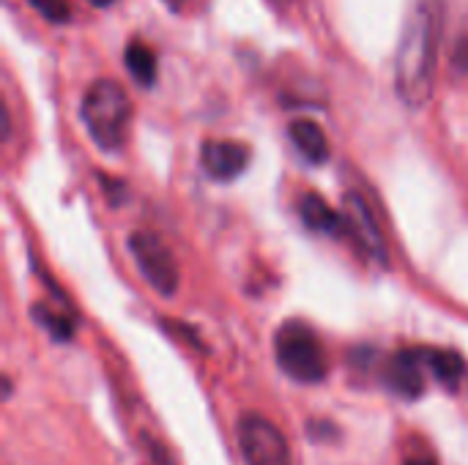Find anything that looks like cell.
Returning a JSON list of instances; mask_svg holds the SVG:
<instances>
[{
	"instance_id": "13",
	"label": "cell",
	"mask_w": 468,
	"mask_h": 465,
	"mask_svg": "<svg viewBox=\"0 0 468 465\" xmlns=\"http://www.w3.org/2000/svg\"><path fill=\"white\" fill-rule=\"evenodd\" d=\"M33 318L38 321L41 329H47L55 340H69L74 334V321L66 312H55L47 304H36L33 307Z\"/></svg>"
},
{
	"instance_id": "1",
	"label": "cell",
	"mask_w": 468,
	"mask_h": 465,
	"mask_svg": "<svg viewBox=\"0 0 468 465\" xmlns=\"http://www.w3.org/2000/svg\"><path fill=\"white\" fill-rule=\"evenodd\" d=\"M441 25L444 0H411L395 58V88L409 107H422L433 96Z\"/></svg>"
},
{
	"instance_id": "16",
	"label": "cell",
	"mask_w": 468,
	"mask_h": 465,
	"mask_svg": "<svg viewBox=\"0 0 468 465\" xmlns=\"http://www.w3.org/2000/svg\"><path fill=\"white\" fill-rule=\"evenodd\" d=\"M406 465H436L433 458H428V455H414V458H409Z\"/></svg>"
},
{
	"instance_id": "18",
	"label": "cell",
	"mask_w": 468,
	"mask_h": 465,
	"mask_svg": "<svg viewBox=\"0 0 468 465\" xmlns=\"http://www.w3.org/2000/svg\"><path fill=\"white\" fill-rule=\"evenodd\" d=\"M165 3H167V5H170V8H178V5H181V3H184V0H165Z\"/></svg>"
},
{
	"instance_id": "7",
	"label": "cell",
	"mask_w": 468,
	"mask_h": 465,
	"mask_svg": "<svg viewBox=\"0 0 468 465\" xmlns=\"http://www.w3.org/2000/svg\"><path fill=\"white\" fill-rule=\"evenodd\" d=\"M343 217H346V230L351 233V238L359 241V247H362L370 258L387 263L384 236H381L376 219H373L370 206H367L359 195H346V211H343Z\"/></svg>"
},
{
	"instance_id": "11",
	"label": "cell",
	"mask_w": 468,
	"mask_h": 465,
	"mask_svg": "<svg viewBox=\"0 0 468 465\" xmlns=\"http://www.w3.org/2000/svg\"><path fill=\"white\" fill-rule=\"evenodd\" d=\"M291 140L302 151V156L310 159L313 164L326 162V156H329V140H326L324 129L315 121H307V118L293 121L291 123Z\"/></svg>"
},
{
	"instance_id": "3",
	"label": "cell",
	"mask_w": 468,
	"mask_h": 465,
	"mask_svg": "<svg viewBox=\"0 0 468 465\" xmlns=\"http://www.w3.org/2000/svg\"><path fill=\"white\" fill-rule=\"evenodd\" d=\"M274 356L280 370L299 384H321L326 378V354L318 334L302 323L288 321L274 334Z\"/></svg>"
},
{
	"instance_id": "8",
	"label": "cell",
	"mask_w": 468,
	"mask_h": 465,
	"mask_svg": "<svg viewBox=\"0 0 468 465\" xmlns=\"http://www.w3.org/2000/svg\"><path fill=\"white\" fill-rule=\"evenodd\" d=\"M206 173L217 181H233L250 164V148L236 140H206L200 148Z\"/></svg>"
},
{
	"instance_id": "17",
	"label": "cell",
	"mask_w": 468,
	"mask_h": 465,
	"mask_svg": "<svg viewBox=\"0 0 468 465\" xmlns=\"http://www.w3.org/2000/svg\"><path fill=\"white\" fill-rule=\"evenodd\" d=\"M88 3H93V5H99V8H104V5H110L112 0H88Z\"/></svg>"
},
{
	"instance_id": "6",
	"label": "cell",
	"mask_w": 468,
	"mask_h": 465,
	"mask_svg": "<svg viewBox=\"0 0 468 465\" xmlns=\"http://www.w3.org/2000/svg\"><path fill=\"white\" fill-rule=\"evenodd\" d=\"M431 375L428 370V348H406L395 354L384 370L387 386L398 392L406 400H417L425 392V378Z\"/></svg>"
},
{
	"instance_id": "15",
	"label": "cell",
	"mask_w": 468,
	"mask_h": 465,
	"mask_svg": "<svg viewBox=\"0 0 468 465\" xmlns=\"http://www.w3.org/2000/svg\"><path fill=\"white\" fill-rule=\"evenodd\" d=\"M452 66H455L458 71H468V36H463V38L458 41V49H455V55H452Z\"/></svg>"
},
{
	"instance_id": "12",
	"label": "cell",
	"mask_w": 468,
	"mask_h": 465,
	"mask_svg": "<svg viewBox=\"0 0 468 465\" xmlns=\"http://www.w3.org/2000/svg\"><path fill=\"white\" fill-rule=\"evenodd\" d=\"M123 63H126L129 74H132L143 88H151V85L156 82V55H154L143 41H132V44L126 47Z\"/></svg>"
},
{
	"instance_id": "10",
	"label": "cell",
	"mask_w": 468,
	"mask_h": 465,
	"mask_svg": "<svg viewBox=\"0 0 468 465\" xmlns=\"http://www.w3.org/2000/svg\"><path fill=\"white\" fill-rule=\"evenodd\" d=\"M299 214H302V222L315 230V233H343L346 230V217L337 214L332 206H326L318 195H304L302 203H299Z\"/></svg>"
},
{
	"instance_id": "9",
	"label": "cell",
	"mask_w": 468,
	"mask_h": 465,
	"mask_svg": "<svg viewBox=\"0 0 468 465\" xmlns=\"http://www.w3.org/2000/svg\"><path fill=\"white\" fill-rule=\"evenodd\" d=\"M428 370L447 392H461L468 378L466 362L455 351H428Z\"/></svg>"
},
{
	"instance_id": "2",
	"label": "cell",
	"mask_w": 468,
	"mask_h": 465,
	"mask_svg": "<svg viewBox=\"0 0 468 465\" xmlns=\"http://www.w3.org/2000/svg\"><path fill=\"white\" fill-rule=\"evenodd\" d=\"M80 115L90 140L99 148L118 151L126 143V132L132 123V101L115 79H96L82 96Z\"/></svg>"
},
{
	"instance_id": "5",
	"label": "cell",
	"mask_w": 468,
	"mask_h": 465,
	"mask_svg": "<svg viewBox=\"0 0 468 465\" xmlns=\"http://www.w3.org/2000/svg\"><path fill=\"white\" fill-rule=\"evenodd\" d=\"M239 447L247 465H291V447L280 428L258 414L239 422Z\"/></svg>"
},
{
	"instance_id": "4",
	"label": "cell",
	"mask_w": 468,
	"mask_h": 465,
	"mask_svg": "<svg viewBox=\"0 0 468 465\" xmlns=\"http://www.w3.org/2000/svg\"><path fill=\"white\" fill-rule=\"evenodd\" d=\"M129 252L137 260L140 274L159 296H173L178 291V266L173 252L145 230H137L129 236Z\"/></svg>"
},
{
	"instance_id": "14",
	"label": "cell",
	"mask_w": 468,
	"mask_h": 465,
	"mask_svg": "<svg viewBox=\"0 0 468 465\" xmlns=\"http://www.w3.org/2000/svg\"><path fill=\"white\" fill-rule=\"evenodd\" d=\"M30 5L49 22H66L71 16V8H69V0H30Z\"/></svg>"
}]
</instances>
